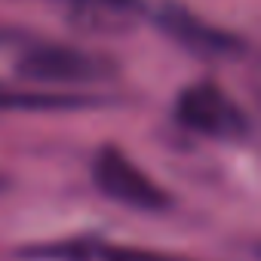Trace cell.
<instances>
[{
	"label": "cell",
	"mask_w": 261,
	"mask_h": 261,
	"mask_svg": "<svg viewBox=\"0 0 261 261\" xmlns=\"http://www.w3.org/2000/svg\"><path fill=\"white\" fill-rule=\"evenodd\" d=\"M16 77L37 89L68 86V92H77L80 86H98L114 80L117 62L105 53H92L74 43L31 40L16 56Z\"/></svg>",
	"instance_id": "1"
},
{
	"label": "cell",
	"mask_w": 261,
	"mask_h": 261,
	"mask_svg": "<svg viewBox=\"0 0 261 261\" xmlns=\"http://www.w3.org/2000/svg\"><path fill=\"white\" fill-rule=\"evenodd\" d=\"M175 120L188 133H197L203 139L224 142V145H246L255 129L243 105L212 80L191 83L178 92Z\"/></svg>",
	"instance_id": "2"
},
{
	"label": "cell",
	"mask_w": 261,
	"mask_h": 261,
	"mask_svg": "<svg viewBox=\"0 0 261 261\" xmlns=\"http://www.w3.org/2000/svg\"><path fill=\"white\" fill-rule=\"evenodd\" d=\"M92 181H95L98 194H105L111 203H120L133 212L157 215V212H169V206H172V197L117 145H101L95 151Z\"/></svg>",
	"instance_id": "3"
},
{
	"label": "cell",
	"mask_w": 261,
	"mask_h": 261,
	"mask_svg": "<svg viewBox=\"0 0 261 261\" xmlns=\"http://www.w3.org/2000/svg\"><path fill=\"white\" fill-rule=\"evenodd\" d=\"M145 16L172 40L178 43L185 53L197 56V59H240L249 46L240 34L218 28L206 19H200L191 7L178 4V0H154L151 7H145Z\"/></svg>",
	"instance_id": "4"
},
{
	"label": "cell",
	"mask_w": 261,
	"mask_h": 261,
	"mask_svg": "<svg viewBox=\"0 0 261 261\" xmlns=\"http://www.w3.org/2000/svg\"><path fill=\"white\" fill-rule=\"evenodd\" d=\"M22 261H191L175 252H157L142 246H117L101 237H68L19 249Z\"/></svg>",
	"instance_id": "5"
},
{
	"label": "cell",
	"mask_w": 261,
	"mask_h": 261,
	"mask_svg": "<svg viewBox=\"0 0 261 261\" xmlns=\"http://www.w3.org/2000/svg\"><path fill=\"white\" fill-rule=\"evenodd\" d=\"M68 19L86 34H123L145 16L142 0H68Z\"/></svg>",
	"instance_id": "6"
},
{
	"label": "cell",
	"mask_w": 261,
	"mask_h": 261,
	"mask_svg": "<svg viewBox=\"0 0 261 261\" xmlns=\"http://www.w3.org/2000/svg\"><path fill=\"white\" fill-rule=\"evenodd\" d=\"M10 188H13V181H10V178H7L4 172H0V194H7Z\"/></svg>",
	"instance_id": "7"
}]
</instances>
